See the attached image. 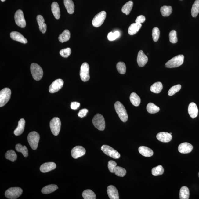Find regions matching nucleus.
<instances>
[{"label":"nucleus","mask_w":199,"mask_h":199,"mask_svg":"<svg viewBox=\"0 0 199 199\" xmlns=\"http://www.w3.org/2000/svg\"><path fill=\"white\" fill-rule=\"evenodd\" d=\"M114 107L115 111L120 120L123 122H127L128 119V115L125 108L123 104L120 102H117L115 103Z\"/></svg>","instance_id":"f257e3e1"},{"label":"nucleus","mask_w":199,"mask_h":199,"mask_svg":"<svg viewBox=\"0 0 199 199\" xmlns=\"http://www.w3.org/2000/svg\"><path fill=\"white\" fill-rule=\"evenodd\" d=\"M184 57L183 55H179L168 61L165 64L168 68H175L182 65L184 63Z\"/></svg>","instance_id":"f03ea898"},{"label":"nucleus","mask_w":199,"mask_h":199,"mask_svg":"<svg viewBox=\"0 0 199 199\" xmlns=\"http://www.w3.org/2000/svg\"><path fill=\"white\" fill-rule=\"evenodd\" d=\"M31 71L33 79L35 81H40L42 79L43 75V71L40 66L37 63H32L31 66Z\"/></svg>","instance_id":"7ed1b4c3"},{"label":"nucleus","mask_w":199,"mask_h":199,"mask_svg":"<svg viewBox=\"0 0 199 199\" xmlns=\"http://www.w3.org/2000/svg\"><path fill=\"white\" fill-rule=\"evenodd\" d=\"M92 122L94 126L100 131H103L105 128V121L104 117L100 114H97L94 117Z\"/></svg>","instance_id":"20e7f679"},{"label":"nucleus","mask_w":199,"mask_h":199,"mask_svg":"<svg viewBox=\"0 0 199 199\" xmlns=\"http://www.w3.org/2000/svg\"><path fill=\"white\" fill-rule=\"evenodd\" d=\"M40 138V135L35 131L30 132L28 135L27 139L28 143L33 150H36L38 147Z\"/></svg>","instance_id":"39448f33"},{"label":"nucleus","mask_w":199,"mask_h":199,"mask_svg":"<svg viewBox=\"0 0 199 199\" xmlns=\"http://www.w3.org/2000/svg\"><path fill=\"white\" fill-rule=\"evenodd\" d=\"M23 193L22 188L15 187L9 188L5 193L6 198L10 199H16L20 196Z\"/></svg>","instance_id":"423d86ee"},{"label":"nucleus","mask_w":199,"mask_h":199,"mask_svg":"<svg viewBox=\"0 0 199 199\" xmlns=\"http://www.w3.org/2000/svg\"><path fill=\"white\" fill-rule=\"evenodd\" d=\"M61 121L58 117H55L50 122V127L51 132L55 136H57L59 134L61 127Z\"/></svg>","instance_id":"0eeeda50"},{"label":"nucleus","mask_w":199,"mask_h":199,"mask_svg":"<svg viewBox=\"0 0 199 199\" xmlns=\"http://www.w3.org/2000/svg\"><path fill=\"white\" fill-rule=\"evenodd\" d=\"M11 91L10 89L5 88L0 92V107L4 106L9 100L11 97Z\"/></svg>","instance_id":"6e6552de"},{"label":"nucleus","mask_w":199,"mask_h":199,"mask_svg":"<svg viewBox=\"0 0 199 199\" xmlns=\"http://www.w3.org/2000/svg\"><path fill=\"white\" fill-rule=\"evenodd\" d=\"M101 150L108 156L115 159H118L120 157V154L113 147L107 145H103Z\"/></svg>","instance_id":"1a4fd4ad"},{"label":"nucleus","mask_w":199,"mask_h":199,"mask_svg":"<svg viewBox=\"0 0 199 199\" xmlns=\"http://www.w3.org/2000/svg\"><path fill=\"white\" fill-rule=\"evenodd\" d=\"M106 17L105 11H103L95 16L92 20V24L95 27H99L103 24Z\"/></svg>","instance_id":"9d476101"},{"label":"nucleus","mask_w":199,"mask_h":199,"mask_svg":"<svg viewBox=\"0 0 199 199\" xmlns=\"http://www.w3.org/2000/svg\"><path fill=\"white\" fill-rule=\"evenodd\" d=\"M89 69V66L87 63H83L81 66L80 76L81 80L84 82L90 79Z\"/></svg>","instance_id":"9b49d317"},{"label":"nucleus","mask_w":199,"mask_h":199,"mask_svg":"<svg viewBox=\"0 0 199 199\" xmlns=\"http://www.w3.org/2000/svg\"><path fill=\"white\" fill-rule=\"evenodd\" d=\"M15 20L16 24L18 26L22 28L25 27L26 24V20L24 17V13L22 10H18L16 12Z\"/></svg>","instance_id":"f8f14e48"},{"label":"nucleus","mask_w":199,"mask_h":199,"mask_svg":"<svg viewBox=\"0 0 199 199\" xmlns=\"http://www.w3.org/2000/svg\"><path fill=\"white\" fill-rule=\"evenodd\" d=\"M63 85L64 81L63 80L60 79L56 80L49 86V93H54L59 91L63 88Z\"/></svg>","instance_id":"ddd939ff"},{"label":"nucleus","mask_w":199,"mask_h":199,"mask_svg":"<svg viewBox=\"0 0 199 199\" xmlns=\"http://www.w3.org/2000/svg\"><path fill=\"white\" fill-rule=\"evenodd\" d=\"M86 152V150L84 147L81 146H77L72 149L71 155L74 159H76L84 155Z\"/></svg>","instance_id":"4468645a"},{"label":"nucleus","mask_w":199,"mask_h":199,"mask_svg":"<svg viewBox=\"0 0 199 199\" xmlns=\"http://www.w3.org/2000/svg\"><path fill=\"white\" fill-rule=\"evenodd\" d=\"M193 149V145L188 143L180 144L178 147L179 151L182 154H186L191 152Z\"/></svg>","instance_id":"2eb2a0df"},{"label":"nucleus","mask_w":199,"mask_h":199,"mask_svg":"<svg viewBox=\"0 0 199 199\" xmlns=\"http://www.w3.org/2000/svg\"><path fill=\"white\" fill-rule=\"evenodd\" d=\"M11 38L13 40L16 41L23 44L27 43V40L21 34L17 31H12L10 34Z\"/></svg>","instance_id":"dca6fc26"},{"label":"nucleus","mask_w":199,"mask_h":199,"mask_svg":"<svg viewBox=\"0 0 199 199\" xmlns=\"http://www.w3.org/2000/svg\"><path fill=\"white\" fill-rule=\"evenodd\" d=\"M148 61V58L146 56L143 51L140 50L138 53L137 62L139 66L143 67L146 64Z\"/></svg>","instance_id":"f3484780"},{"label":"nucleus","mask_w":199,"mask_h":199,"mask_svg":"<svg viewBox=\"0 0 199 199\" xmlns=\"http://www.w3.org/2000/svg\"><path fill=\"white\" fill-rule=\"evenodd\" d=\"M156 138L159 141L163 143H168L171 141L172 136L170 133L166 132H161L158 133Z\"/></svg>","instance_id":"a211bd4d"},{"label":"nucleus","mask_w":199,"mask_h":199,"mask_svg":"<svg viewBox=\"0 0 199 199\" xmlns=\"http://www.w3.org/2000/svg\"><path fill=\"white\" fill-rule=\"evenodd\" d=\"M56 168V163L52 162H47L44 163L40 167V170L42 173H47L48 172L55 169Z\"/></svg>","instance_id":"6ab92c4d"},{"label":"nucleus","mask_w":199,"mask_h":199,"mask_svg":"<svg viewBox=\"0 0 199 199\" xmlns=\"http://www.w3.org/2000/svg\"><path fill=\"white\" fill-rule=\"evenodd\" d=\"M108 196L110 199H119V196L118 190L114 186H108L107 189Z\"/></svg>","instance_id":"aec40b11"},{"label":"nucleus","mask_w":199,"mask_h":199,"mask_svg":"<svg viewBox=\"0 0 199 199\" xmlns=\"http://www.w3.org/2000/svg\"><path fill=\"white\" fill-rule=\"evenodd\" d=\"M188 112L192 118H194L198 116V110L196 104L192 102L189 105L188 107Z\"/></svg>","instance_id":"412c9836"},{"label":"nucleus","mask_w":199,"mask_h":199,"mask_svg":"<svg viewBox=\"0 0 199 199\" xmlns=\"http://www.w3.org/2000/svg\"><path fill=\"white\" fill-rule=\"evenodd\" d=\"M25 120L24 118L21 119L18 122L17 127L14 131V134L16 136H19L22 134L24 130L25 126Z\"/></svg>","instance_id":"4be33fe9"},{"label":"nucleus","mask_w":199,"mask_h":199,"mask_svg":"<svg viewBox=\"0 0 199 199\" xmlns=\"http://www.w3.org/2000/svg\"><path fill=\"white\" fill-rule=\"evenodd\" d=\"M138 151L140 154L145 157H151L154 154L153 151L151 149L146 147H139L138 149Z\"/></svg>","instance_id":"5701e85b"},{"label":"nucleus","mask_w":199,"mask_h":199,"mask_svg":"<svg viewBox=\"0 0 199 199\" xmlns=\"http://www.w3.org/2000/svg\"><path fill=\"white\" fill-rule=\"evenodd\" d=\"M37 20L39 26V29L42 33H45L47 31V25L45 24V20L42 15H38L37 16Z\"/></svg>","instance_id":"b1692460"},{"label":"nucleus","mask_w":199,"mask_h":199,"mask_svg":"<svg viewBox=\"0 0 199 199\" xmlns=\"http://www.w3.org/2000/svg\"><path fill=\"white\" fill-rule=\"evenodd\" d=\"M142 27L141 24L133 23L131 24L128 30V33L130 35H134L138 32Z\"/></svg>","instance_id":"393cba45"},{"label":"nucleus","mask_w":199,"mask_h":199,"mask_svg":"<svg viewBox=\"0 0 199 199\" xmlns=\"http://www.w3.org/2000/svg\"><path fill=\"white\" fill-rule=\"evenodd\" d=\"M51 11L56 19H59L60 18L61 14L59 6L56 2H53L51 5Z\"/></svg>","instance_id":"a878e982"},{"label":"nucleus","mask_w":199,"mask_h":199,"mask_svg":"<svg viewBox=\"0 0 199 199\" xmlns=\"http://www.w3.org/2000/svg\"><path fill=\"white\" fill-rule=\"evenodd\" d=\"M66 9L69 14H72L74 10V5L72 0H64Z\"/></svg>","instance_id":"bb28decb"},{"label":"nucleus","mask_w":199,"mask_h":199,"mask_svg":"<svg viewBox=\"0 0 199 199\" xmlns=\"http://www.w3.org/2000/svg\"><path fill=\"white\" fill-rule=\"evenodd\" d=\"M71 37L70 31L68 30H65L60 34L58 37V40L60 42L63 43L64 42L68 41Z\"/></svg>","instance_id":"cd10ccee"},{"label":"nucleus","mask_w":199,"mask_h":199,"mask_svg":"<svg viewBox=\"0 0 199 199\" xmlns=\"http://www.w3.org/2000/svg\"><path fill=\"white\" fill-rule=\"evenodd\" d=\"M58 188V186L56 185L50 184L42 188V192L44 194H49L56 191Z\"/></svg>","instance_id":"c85d7f7f"},{"label":"nucleus","mask_w":199,"mask_h":199,"mask_svg":"<svg viewBox=\"0 0 199 199\" xmlns=\"http://www.w3.org/2000/svg\"><path fill=\"white\" fill-rule=\"evenodd\" d=\"M190 191L187 187L183 186L181 188L179 194L180 199H188L189 198Z\"/></svg>","instance_id":"c756f323"},{"label":"nucleus","mask_w":199,"mask_h":199,"mask_svg":"<svg viewBox=\"0 0 199 199\" xmlns=\"http://www.w3.org/2000/svg\"><path fill=\"white\" fill-rule=\"evenodd\" d=\"M163 89V85L161 82H157L154 83L150 87V91L154 93L158 94L160 93Z\"/></svg>","instance_id":"7c9ffc66"},{"label":"nucleus","mask_w":199,"mask_h":199,"mask_svg":"<svg viewBox=\"0 0 199 199\" xmlns=\"http://www.w3.org/2000/svg\"><path fill=\"white\" fill-rule=\"evenodd\" d=\"M133 6V2L132 1H129L126 3L122 8V12L126 15L130 14Z\"/></svg>","instance_id":"2f4dec72"},{"label":"nucleus","mask_w":199,"mask_h":199,"mask_svg":"<svg viewBox=\"0 0 199 199\" xmlns=\"http://www.w3.org/2000/svg\"><path fill=\"white\" fill-rule=\"evenodd\" d=\"M130 100L133 105L138 106L141 103V99L136 93H132L130 96Z\"/></svg>","instance_id":"473e14b6"},{"label":"nucleus","mask_w":199,"mask_h":199,"mask_svg":"<svg viewBox=\"0 0 199 199\" xmlns=\"http://www.w3.org/2000/svg\"><path fill=\"white\" fill-rule=\"evenodd\" d=\"M173 9L170 6H164L161 7V12L163 17H168L172 13Z\"/></svg>","instance_id":"72a5a7b5"},{"label":"nucleus","mask_w":199,"mask_h":199,"mask_svg":"<svg viewBox=\"0 0 199 199\" xmlns=\"http://www.w3.org/2000/svg\"><path fill=\"white\" fill-rule=\"evenodd\" d=\"M147 110L149 113L155 114L159 111L160 108L153 103H149L147 106Z\"/></svg>","instance_id":"f704fd0d"},{"label":"nucleus","mask_w":199,"mask_h":199,"mask_svg":"<svg viewBox=\"0 0 199 199\" xmlns=\"http://www.w3.org/2000/svg\"><path fill=\"white\" fill-rule=\"evenodd\" d=\"M16 149L17 152H21L24 157H27L28 156V150L25 146H22L20 144H17L16 145Z\"/></svg>","instance_id":"c9c22d12"},{"label":"nucleus","mask_w":199,"mask_h":199,"mask_svg":"<svg viewBox=\"0 0 199 199\" xmlns=\"http://www.w3.org/2000/svg\"><path fill=\"white\" fill-rule=\"evenodd\" d=\"M82 196L84 199H96V195L95 193L92 190H86L83 192Z\"/></svg>","instance_id":"e433bc0d"},{"label":"nucleus","mask_w":199,"mask_h":199,"mask_svg":"<svg viewBox=\"0 0 199 199\" xmlns=\"http://www.w3.org/2000/svg\"><path fill=\"white\" fill-rule=\"evenodd\" d=\"M164 170L162 166L161 165H158V166L154 167L152 168V175L157 176L161 175H163L164 173Z\"/></svg>","instance_id":"4c0bfd02"},{"label":"nucleus","mask_w":199,"mask_h":199,"mask_svg":"<svg viewBox=\"0 0 199 199\" xmlns=\"http://www.w3.org/2000/svg\"><path fill=\"white\" fill-rule=\"evenodd\" d=\"M191 15L193 17L197 16L199 13V0H196L191 9Z\"/></svg>","instance_id":"58836bf2"},{"label":"nucleus","mask_w":199,"mask_h":199,"mask_svg":"<svg viewBox=\"0 0 199 199\" xmlns=\"http://www.w3.org/2000/svg\"><path fill=\"white\" fill-rule=\"evenodd\" d=\"M6 159L12 162L15 161L17 159V155L14 150H11L8 151L5 154Z\"/></svg>","instance_id":"ea45409f"},{"label":"nucleus","mask_w":199,"mask_h":199,"mask_svg":"<svg viewBox=\"0 0 199 199\" xmlns=\"http://www.w3.org/2000/svg\"><path fill=\"white\" fill-rule=\"evenodd\" d=\"M114 173L117 176L123 177L126 175L127 171L122 167L117 166L115 168Z\"/></svg>","instance_id":"a19ab883"},{"label":"nucleus","mask_w":199,"mask_h":199,"mask_svg":"<svg viewBox=\"0 0 199 199\" xmlns=\"http://www.w3.org/2000/svg\"><path fill=\"white\" fill-rule=\"evenodd\" d=\"M116 67L117 71L120 74H124L125 73L126 66L125 63L123 62H118L117 63Z\"/></svg>","instance_id":"79ce46f5"},{"label":"nucleus","mask_w":199,"mask_h":199,"mask_svg":"<svg viewBox=\"0 0 199 199\" xmlns=\"http://www.w3.org/2000/svg\"><path fill=\"white\" fill-rule=\"evenodd\" d=\"M181 88H182V86L180 85H177L172 87L169 90L168 93V95L172 96L175 95L177 92L180 91Z\"/></svg>","instance_id":"37998d69"},{"label":"nucleus","mask_w":199,"mask_h":199,"mask_svg":"<svg viewBox=\"0 0 199 199\" xmlns=\"http://www.w3.org/2000/svg\"><path fill=\"white\" fill-rule=\"evenodd\" d=\"M170 42L172 43L175 44L177 43L178 39L177 37L176 31L173 30L170 32L169 34Z\"/></svg>","instance_id":"c03bdc74"},{"label":"nucleus","mask_w":199,"mask_h":199,"mask_svg":"<svg viewBox=\"0 0 199 199\" xmlns=\"http://www.w3.org/2000/svg\"><path fill=\"white\" fill-rule=\"evenodd\" d=\"M120 36V33L118 31H116L114 32H110L108 34L107 38L110 41L116 40Z\"/></svg>","instance_id":"a18cd8bd"},{"label":"nucleus","mask_w":199,"mask_h":199,"mask_svg":"<svg viewBox=\"0 0 199 199\" xmlns=\"http://www.w3.org/2000/svg\"><path fill=\"white\" fill-rule=\"evenodd\" d=\"M60 54L63 58H67L71 54V50L70 48H67L62 49L60 51Z\"/></svg>","instance_id":"49530a36"},{"label":"nucleus","mask_w":199,"mask_h":199,"mask_svg":"<svg viewBox=\"0 0 199 199\" xmlns=\"http://www.w3.org/2000/svg\"><path fill=\"white\" fill-rule=\"evenodd\" d=\"M152 38L154 42H157L160 36V31L159 28L154 27L152 30Z\"/></svg>","instance_id":"de8ad7c7"},{"label":"nucleus","mask_w":199,"mask_h":199,"mask_svg":"<svg viewBox=\"0 0 199 199\" xmlns=\"http://www.w3.org/2000/svg\"><path fill=\"white\" fill-rule=\"evenodd\" d=\"M117 166V164L115 161H108V167L110 172L111 173H114V169Z\"/></svg>","instance_id":"09e8293b"},{"label":"nucleus","mask_w":199,"mask_h":199,"mask_svg":"<svg viewBox=\"0 0 199 199\" xmlns=\"http://www.w3.org/2000/svg\"><path fill=\"white\" fill-rule=\"evenodd\" d=\"M88 110L86 108H83L80 110L79 113H78V116L81 118H83L86 116L87 114L88 113Z\"/></svg>","instance_id":"8fccbe9b"},{"label":"nucleus","mask_w":199,"mask_h":199,"mask_svg":"<svg viewBox=\"0 0 199 199\" xmlns=\"http://www.w3.org/2000/svg\"><path fill=\"white\" fill-rule=\"evenodd\" d=\"M145 20L146 19L144 16L140 15L137 17L136 20V23H137V24H141V23L145 22Z\"/></svg>","instance_id":"3c124183"},{"label":"nucleus","mask_w":199,"mask_h":199,"mask_svg":"<svg viewBox=\"0 0 199 199\" xmlns=\"http://www.w3.org/2000/svg\"><path fill=\"white\" fill-rule=\"evenodd\" d=\"M80 104L77 102H73L71 104V107L72 110H75L79 107Z\"/></svg>","instance_id":"603ef678"},{"label":"nucleus","mask_w":199,"mask_h":199,"mask_svg":"<svg viewBox=\"0 0 199 199\" xmlns=\"http://www.w3.org/2000/svg\"><path fill=\"white\" fill-rule=\"evenodd\" d=\"M1 1L2 2H5L6 0H1Z\"/></svg>","instance_id":"864d4df0"},{"label":"nucleus","mask_w":199,"mask_h":199,"mask_svg":"<svg viewBox=\"0 0 199 199\" xmlns=\"http://www.w3.org/2000/svg\"><path fill=\"white\" fill-rule=\"evenodd\" d=\"M198 177H199V172H198Z\"/></svg>","instance_id":"5fc2aeb1"},{"label":"nucleus","mask_w":199,"mask_h":199,"mask_svg":"<svg viewBox=\"0 0 199 199\" xmlns=\"http://www.w3.org/2000/svg\"><path fill=\"white\" fill-rule=\"evenodd\" d=\"M170 134H171V135L172 134V133H170Z\"/></svg>","instance_id":"6e6d98bb"},{"label":"nucleus","mask_w":199,"mask_h":199,"mask_svg":"<svg viewBox=\"0 0 199 199\" xmlns=\"http://www.w3.org/2000/svg\"><path fill=\"white\" fill-rule=\"evenodd\" d=\"M181 1H182V0H181Z\"/></svg>","instance_id":"4d7b16f0"}]
</instances>
